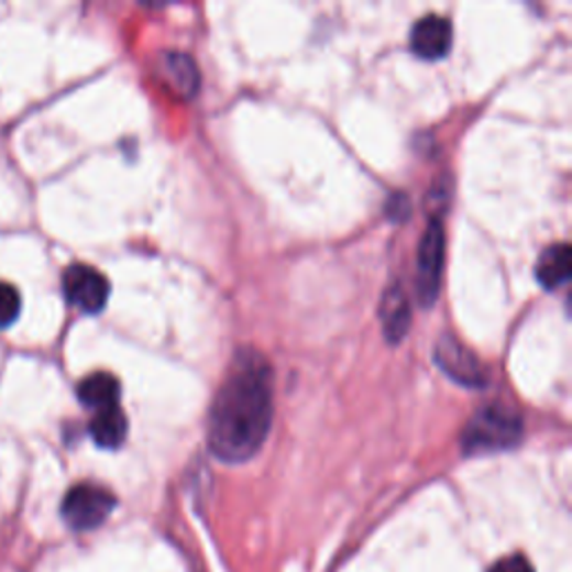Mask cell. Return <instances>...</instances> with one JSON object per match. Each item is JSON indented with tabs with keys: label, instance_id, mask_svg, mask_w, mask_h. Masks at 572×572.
I'll return each instance as SVG.
<instances>
[{
	"label": "cell",
	"instance_id": "obj_2",
	"mask_svg": "<svg viewBox=\"0 0 572 572\" xmlns=\"http://www.w3.org/2000/svg\"><path fill=\"white\" fill-rule=\"evenodd\" d=\"M524 422L521 416L504 405H487L479 409L463 429V452L492 454L515 448L521 441Z\"/></svg>",
	"mask_w": 572,
	"mask_h": 572
},
{
	"label": "cell",
	"instance_id": "obj_7",
	"mask_svg": "<svg viewBox=\"0 0 572 572\" xmlns=\"http://www.w3.org/2000/svg\"><path fill=\"white\" fill-rule=\"evenodd\" d=\"M411 52L422 61H441L452 50V23L446 16H422L409 34Z\"/></svg>",
	"mask_w": 572,
	"mask_h": 572
},
{
	"label": "cell",
	"instance_id": "obj_10",
	"mask_svg": "<svg viewBox=\"0 0 572 572\" xmlns=\"http://www.w3.org/2000/svg\"><path fill=\"white\" fill-rule=\"evenodd\" d=\"M570 268H572L570 246L561 242V244L548 246L541 253L537 268H535V275L541 282L543 289L552 292V289H559V286H563L570 279Z\"/></svg>",
	"mask_w": 572,
	"mask_h": 572
},
{
	"label": "cell",
	"instance_id": "obj_12",
	"mask_svg": "<svg viewBox=\"0 0 572 572\" xmlns=\"http://www.w3.org/2000/svg\"><path fill=\"white\" fill-rule=\"evenodd\" d=\"M164 75L168 77L173 88L184 97H193L199 90V72L186 54H166Z\"/></svg>",
	"mask_w": 572,
	"mask_h": 572
},
{
	"label": "cell",
	"instance_id": "obj_4",
	"mask_svg": "<svg viewBox=\"0 0 572 572\" xmlns=\"http://www.w3.org/2000/svg\"><path fill=\"white\" fill-rule=\"evenodd\" d=\"M446 264V233L441 220H432L425 229V235L418 246L416 262V296L422 307H432L439 296L441 277Z\"/></svg>",
	"mask_w": 572,
	"mask_h": 572
},
{
	"label": "cell",
	"instance_id": "obj_5",
	"mask_svg": "<svg viewBox=\"0 0 572 572\" xmlns=\"http://www.w3.org/2000/svg\"><path fill=\"white\" fill-rule=\"evenodd\" d=\"M63 292L69 305L84 314L103 311L110 298V284L101 271L88 264H72L63 273Z\"/></svg>",
	"mask_w": 572,
	"mask_h": 572
},
{
	"label": "cell",
	"instance_id": "obj_13",
	"mask_svg": "<svg viewBox=\"0 0 572 572\" xmlns=\"http://www.w3.org/2000/svg\"><path fill=\"white\" fill-rule=\"evenodd\" d=\"M21 316V294L14 284L0 282V329L12 327Z\"/></svg>",
	"mask_w": 572,
	"mask_h": 572
},
{
	"label": "cell",
	"instance_id": "obj_8",
	"mask_svg": "<svg viewBox=\"0 0 572 572\" xmlns=\"http://www.w3.org/2000/svg\"><path fill=\"white\" fill-rule=\"evenodd\" d=\"M381 320H383V331L389 342H400L411 322V309H409V298L400 289L398 284L389 286L387 294L383 296L381 302Z\"/></svg>",
	"mask_w": 572,
	"mask_h": 572
},
{
	"label": "cell",
	"instance_id": "obj_14",
	"mask_svg": "<svg viewBox=\"0 0 572 572\" xmlns=\"http://www.w3.org/2000/svg\"><path fill=\"white\" fill-rule=\"evenodd\" d=\"M490 572H535L530 561L524 554H513V557H504L498 559Z\"/></svg>",
	"mask_w": 572,
	"mask_h": 572
},
{
	"label": "cell",
	"instance_id": "obj_3",
	"mask_svg": "<svg viewBox=\"0 0 572 572\" xmlns=\"http://www.w3.org/2000/svg\"><path fill=\"white\" fill-rule=\"evenodd\" d=\"M117 498L110 490L95 483L72 487L61 506V515L72 530H95L112 515Z\"/></svg>",
	"mask_w": 572,
	"mask_h": 572
},
{
	"label": "cell",
	"instance_id": "obj_11",
	"mask_svg": "<svg viewBox=\"0 0 572 572\" xmlns=\"http://www.w3.org/2000/svg\"><path fill=\"white\" fill-rule=\"evenodd\" d=\"M77 394H79V400L95 409V411H101V409H108V407H117L119 405V396H121V385L119 381L112 376V374H92L88 378H84L77 387Z\"/></svg>",
	"mask_w": 572,
	"mask_h": 572
},
{
	"label": "cell",
	"instance_id": "obj_9",
	"mask_svg": "<svg viewBox=\"0 0 572 572\" xmlns=\"http://www.w3.org/2000/svg\"><path fill=\"white\" fill-rule=\"evenodd\" d=\"M90 437L103 450H117L128 437V418L117 407L95 411L90 420Z\"/></svg>",
	"mask_w": 572,
	"mask_h": 572
},
{
	"label": "cell",
	"instance_id": "obj_6",
	"mask_svg": "<svg viewBox=\"0 0 572 572\" xmlns=\"http://www.w3.org/2000/svg\"><path fill=\"white\" fill-rule=\"evenodd\" d=\"M435 358L446 376L463 387H483L487 383L485 367L481 365L479 358L452 336H443L439 340Z\"/></svg>",
	"mask_w": 572,
	"mask_h": 572
},
{
	"label": "cell",
	"instance_id": "obj_1",
	"mask_svg": "<svg viewBox=\"0 0 572 572\" xmlns=\"http://www.w3.org/2000/svg\"><path fill=\"white\" fill-rule=\"evenodd\" d=\"M273 420V370L255 349H242L212 398L208 414V450L224 463L253 459Z\"/></svg>",
	"mask_w": 572,
	"mask_h": 572
}]
</instances>
